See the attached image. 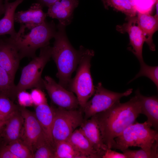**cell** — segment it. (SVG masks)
<instances>
[{
	"mask_svg": "<svg viewBox=\"0 0 158 158\" xmlns=\"http://www.w3.org/2000/svg\"><path fill=\"white\" fill-rule=\"evenodd\" d=\"M141 112L140 103L135 95L127 102L117 101L107 110L93 116L108 149L113 148L115 138L135 123Z\"/></svg>",
	"mask_w": 158,
	"mask_h": 158,
	"instance_id": "6da1fadb",
	"label": "cell"
},
{
	"mask_svg": "<svg viewBox=\"0 0 158 158\" xmlns=\"http://www.w3.org/2000/svg\"><path fill=\"white\" fill-rule=\"evenodd\" d=\"M66 26L59 23L54 37V41L52 47L51 57L58 69L57 77L59 84L65 88L68 86L71 75L78 63L79 50H76L72 47L67 36Z\"/></svg>",
	"mask_w": 158,
	"mask_h": 158,
	"instance_id": "7a4b0ae2",
	"label": "cell"
},
{
	"mask_svg": "<svg viewBox=\"0 0 158 158\" xmlns=\"http://www.w3.org/2000/svg\"><path fill=\"white\" fill-rule=\"evenodd\" d=\"M56 26L53 20L44 23L30 30L25 34V28L20 26L15 37L8 38L17 50L21 59L25 57L32 58L36 56V51L49 44L56 32Z\"/></svg>",
	"mask_w": 158,
	"mask_h": 158,
	"instance_id": "3957f363",
	"label": "cell"
},
{
	"mask_svg": "<svg viewBox=\"0 0 158 158\" xmlns=\"http://www.w3.org/2000/svg\"><path fill=\"white\" fill-rule=\"evenodd\" d=\"M79 50L80 56L76 73L68 86L76 94L79 105L83 109L95 91L90 71L91 60L95 52L82 46H80Z\"/></svg>",
	"mask_w": 158,
	"mask_h": 158,
	"instance_id": "277c9868",
	"label": "cell"
},
{
	"mask_svg": "<svg viewBox=\"0 0 158 158\" xmlns=\"http://www.w3.org/2000/svg\"><path fill=\"white\" fill-rule=\"evenodd\" d=\"M152 127L147 121L130 125L115 138L113 148L122 151L130 147L148 149L158 146V131Z\"/></svg>",
	"mask_w": 158,
	"mask_h": 158,
	"instance_id": "5b68a950",
	"label": "cell"
},
{
	"mask_svg": "<svg viewBox=\"0 0 158 158\" xmlns=\"http://www.w3.org/2000/svg\"><path fill=\"white\" fill-rule=\"evenodd\" d=\"M51 51L52 47L49 44L40 48L39 56L32 58L23 68L19 82L16 86V95L21 90L34 88H44L41 75L45 65L51 57Z\"/></svg>",
	"mask_w": 158,
	"mask_h": 158,
	"instance_id": "8992f818",
	"label": "cell"
},
{
	"mask_svg": "<svg viewBox=\"0 0 158 158\" xmlns=\"http://www.w3.org/2000/svg\"><path fill=\"white\" fill-rule=\"evenodd\" d=\"M54 117L51 128L53 142L67 140L76 128L85 120L82 111L53 108Z\"/></svg>",
	"mask_w": 158,
	"mask_h": 158,
	"instance_id": "52a82bcc",
	"label": "cell"
},
{
	"mask_svg": "<svg viewBox=\"0 0 158 158\" xmlns=\"http://www.w3.org/2000/svg\"><path fill=\"white\" fill-rule=\"evenodd\" d=\"M132 91L131 88L122 93L114 92L105 88L101 83H99L95 87L93 97L82 109L84 114L85 120L107 110L122 97L130 95Z\"/></svg>",
	"mask_w": 158,
	"mask_h": 158,
	"instance_id": "ba28073f",
	"label": "cell"
},
{
	"mask_svg": "<svg viewBox=\"0 0 158 158\" xmlns=\"http://www.w3.org/2000/svg\"><path fill=\"white\" fill-rule=\"evenodd\" d=\"M20 110L24 119L23 130L21 139L33 154L40 145L46 142H50L45 135L35 113L20 106Z\"/></svg>",
	"mask_w": 158,
	"mask_h": 158,
	"instance_id": "9c48e42d",
	"label": "cell"
},
{
	"mask_svg": "<svg viewBox=\"0 0 158 158\" xmlns=\"http://www.w3.org/2000/svg\"><path fill=\"white\" fill-rule=\"evenodd\" d=\"M43 82L44 88L46 90L51 101L58 107L73 110L79 106L77 98L73 92L67 90L51 77L45 76Z\"/></svg>",
	"mask_w": 158,
	"mask_h": 158,
	"instance_id": "30bf717a",
	"label": "cell"
},
{
	"mask_svg": "<svg viewBox=\"0 0 158 158\" xmlns=\"http://www.w3.org/2000/svg\"><path fill=\"white\" fill-rule=\"evenodd\" d=\"M127 22L122 25L116 26V29L118 32L124 33H127L129 36L131 47L128 48L136 57L140 63L144 61L142 51L145 39L141 29L136 23V16L126 17Z\"/></svg>",
	"mask_w": 158,
	"mask_h": 158,
	"instance_id": "8fae6325",
	"label": "cell"
},
{
	"mask_svg": "<svg viewBox=\"0 0 158 158\" xmlns=\"http://www.w3.org/2000/svg\"><path fill=\"white\" fill-rule=\"evenodd\" d=\"M21 60L17 50L8 38L0 37V66L14 79Z\"/></svg>",
	"mask_w": 158,
	"mask_h": 158,
	"instance_id": "7c38bea8",
	"label": "cell"
},
{
	"mask_svg": "<svg viewBox=\"0 0 158 158\" xmlns=\"http://www.w3.org/2000/svg\"><path fill=\"white\" fill-rule=\"evenodd\" d=\"M79 0H59L49 6L47 16L57 19L59 23L66 26L71 22L74 9Z\"/></svg>",
	"mask_w": 158,
	"mask_h": 158,
	"instance_id": "4fadbf2b",
	"label": "cell"
},
{
	"mask_svg": "<svg viewBox=\"0 0 158 158\" xmlns=\"http://www.w3.org/2000/svg\"><path fill=\"white\" fill-rule=\"evenodd\" d=\"M43 8L38 3L32 4L28 10L15 13V22L29 30L41 24L46 20L47 16V13L43 11Z\"/></svg>",
	"mask_w": 158,
	"mask_h": 158,
	"instance_id": "5bb4252c",
	"label": "cell"
},
{
	"mask_svg": "<svg viewBox=\"0 0 158 158\" xmlns=\"http://www.w3.org/2000/svg\"><path fill=\"white\" fill-rule=\"evenodd\" d=\"M100 158L108 149L104 143L97 123L94 116L85 120L79 129Z\"/></svg>",
	"mask_w": 158,
	"mask_h": 158,
	"instance_id": "9a60e30c",
	"label": "cell"
},
{
	"mask_svg": "<svg viewBox=\"0 0 158 158\" xmlns=\"http://www.w3.org/2000/svg\"><path fill=\"white\" fill-rule=\"evenodd\" d=\"M24 124V119L20 108L6 121L1 135L3 144L7 145L12 142L21 139Z\"/></svg>",
	"mask_w": 158,
	"mask_h": 158,
	"instance_id": "2e32d148",
	"label": "cell"
},
{
	"mask_svg": "<svg viewBox=\"0 0 158 158\" xmlns=\"http://www.w3.org/2000/svg\"><path fill=\"white\" fill-rule=\"evenodd\" d=\"M136 23L144 35L145 42L152 51L155 50L152 37L158 29V17L149 13H137L136 16Z\"/></svg>",
	"mask_w": 158,
	"mask_h": 158,
	"instance_id": "e0dca14e",
	"label": "cell"
},
{
	"mask_svg": "<svg viewBox=\"0 0 158 158\" xmlns=\"http://www.w3.org/2000/svg\"><path fill=\"white\" fill-rule=\"evenodd\" d=\"M135 95L139 99L141 104V114L147 118L146 121L152 127L157 131L158 129V99L156 96L146 97L142 95L138 89Z\"/></svg>",
	"mask_w": 158,
	"mask_h": 158,
	"instance_id": "ac0fdd59",
	"label": "cell"
},
{
	"mask_svg": "<svg viewBox=\"0 0 158 158\" xmlns=\"http://www.w3.org/2000/svg\"><path fill=\"white\" fill-rule=\"evenodd\" d=\"M24 0H16L11 2L4 1V15L0 19V37L6 35H9L12 38L16 37L17 32L14 28L15 10Z\"/></svg>",
	"mask_w": 158,
	"mask_h": 158,
	"instance_id": "d6986e66",
	"label": "cell"
},
{
	"mask_svg": "<svg viewBox=\"0 0 158 158\" xmlns=\"http://www.w3.org/2000/svg\"><path fill=\"white\" fill-rule=\"evenodd\" d=\"M35 114L49 141L55 145L52 138L51 128L54 117L53 107L47 103L35 107Z\"/></svg>",
	"mask_w": 158,
	"mask_h": 158,
	"instance_id": "ffe728a7",
	"label": "cell"
},
{
	"mask_svg": "<svg viewBox=\"0 0 158 158\" xmlns=\"http://www.w3.org/2000/svg\"><path fill=\"white\" fill-rule=\"evenodd\" d=\"M67 140L85 158H100L79 129H75Z\"/></svg>",
	"mask_w": 158,
	"mask_h": 158,
	"instance_id": "44dd1931",
	"label": "cell"
},
{
	"mask_svg": "<svg viewBox=\"0 0 158 158\" xmlns=\"http://www.w3.org/2000/svg\"><path fill=\"white\" fill-rule=\"evenodd\" d=\"M14 79L0 66V95L5 96L14 102L16 99Z\"/></svg>",
	"mask_w": 158,
	"mask_h": 158,
	"instance_id": "7402d4cb",
	"label": "cell"
},
{
	"mask_svg": "<svg viewBox=\"0 0 158 158\" xmlns=\"http://www.w3.org/2000/svg\"><path fill=\"white\" fill-rule=\"evenodd\" d=\"M54 158H85L67 140L55 144Z\"/></svg>",
	"mask_w": 158,
	"mask_h": 158,
	"instance_id": "603a6c76",
	"label": "cell"
},
{
	"mask_svg": "<svg viewBox=\"0 0 158 158\" xmlns=\"http://www.w3.org/2000/svg\"><path fill=\"white\" fill-rule=\"evenodd\" d=\"M105 8L109 6L125 14L127 17L136 16L137 12L134 7L127 0H102Z\"/></svg>",
	"mask_w": 158,
	"mask_h": 158,
	"instance_id": "cb8c5ba5",
	"label": "cell"
},
{
	"mask_svg": "<svg viewBox=\"0 0 158 158\" xmlns=\"http://www.w3.org/2000/svg\"><path fill=\"white\" fill-rule=\"evenodd\" d=\"M20 107L9 98L0 95V120H7L14 112L19 109Z\"/></svg>",
	"mask_w": 158,
	"mask_h": 158,
	"instance_id": "d4e9b609",
	"label": "cell"
},
{
	"mask_svg": "<svg viewBox=\"0 0 158 158\" xmlns=\"http://www.w3.org/2000/svg\"><path fill=\"white\" fill-rule=\"evenodd\" d=\"M6 145L17 158H33L32 151L21 139Z\"/></svg>",
	"mask_w": 158,
	"mask_h": 158,
	"instance_id": "484cf974",
	"label": "cell"
},
{
	"mask_svg": "<svg viewBox=\"0 0 158 158\" xmlns=\"http://www.w3.org/2000/svg\"><path fill=\"white\" fill-rule=\"evenodd\" d=\"M127 158H157L158 157V146L150 149L141 148L137 150L126 149L122 151Z\"/></svg>",
	"mask_w": 158,
	"mask_h": 158,
	"instance_id": "4316f807",
	"label": "cell"
},
{
	"mask_svg": "<svg viewBox=\"0 0 158 158\" xmlns=\"http://www.w3.org/2000/svg\"><path fill=\"white\" fill-rule=\"evenodd\" d=\"M140 68L139 72L133 79L130 81L129 83L140 77L144 76L149 78L155 84L158 89V66H150L147 65L144 61L140 62Z\"/></svg>",
	"mask_w": 158,
	"mask_h": 158,
	"instance_id": "83f0119b",
	"label": "cell"
},
{
	"mask_svg": "<svg viewBox=\"0 0 158 158\" xmlns=\"http://www.w3.org/2000/svg\"><path fill=\"white\" fill-rule=\"evenodd\" d=\"M55 148V145L46 142L38 147L33 158H54Z\"/></svg>",
	"mask_w": 158,
	"mask_h": 158,
	"instance_id": "f1b7e54d",
	"label": "cell"
},
{
	"mask_svg": "<svg viewBox=\"0 0 158 158\" xmlns=\"http://www.w3.org/2000/svg\"><path fill=\"white\" fill-rule=\"evenodd\" d=\"M156 0H136L134 7L137 13L150 14Z\"/></svg>",
	"mask_w": 158,
	"mask_h": 158,
	"instance_id": "f546056e",
	"label": "cell"
},
{
	"mask_svg": "<svg viewBox=\"0 0 158 158\" xmlns=\"http://www.w3.org/2000/svg\"><path fill=\"white\" fill-rule=\"evenodd\" d=\"M30 94L35 107L47 103L45 95L42 89L37 88H33Z\"/></svg>",
	"mask_w": 158,
	"mask_h": 158,
	"instance_id": "4dcf8cb0",
	"label": "cell"
},
{
	"mask_svg": "<svg viewBox=\"0 0 158 158\" xmlns=\"http://www.w3.org/2000/svg\"><path fill=\"white\" fill-rule=\"evenodd\" d=\"M26 90L19 91L16 97L18 105L23 107H31L34 105L30 93Z\"/></svg>",
	"mask_w": 158,
	"mask_h": 158,
	"instance_id": "1f68e13d",
	"label": "cell"
},
{
	"mask_svg": "<svg viewBox=\"0 0 158 158\" xmlns=\"http://www.w3.org/2000/svg\"><path fill=\"white\" fill-rule=\"evenodd\" d=\"M102 158H127V157L123 153H120L112 150L111 149H108L102 155Z\"/></svg>",
	"mask_w": 158,
	"mask_h": 158,
	"instance_id": "d6a6232c",
	"label": "cell"
},
{
	"mask_svg": "<svg viewBox=\"0 0 158 158\" xmlns=\"http://www.w3.org/2000/svg\"><path fill=\"white\" fill-rule=\"evenodd\" d=\"M0 158H17L6 145L3 144L0 146Z\"/></svg>",
	"mask_w": 158,
	"mask_h": 158,
	"instance_id": "836d02e7",
	"label": "cell"
},
{
	"mask_svg": "<svg viewBox=\"0 0 158 158\" xmlns=\"http://www.w3.org/2000/svg\"><path fill=\"white\" fill-rule=\"evenodd\" d=\"M59 0H36L37 3L40 4L43 7H48L55 2Z\"/></svg>",
	"mask_w": 158,
	"mask_h": 158,
	"instance_id": "e575fe53",
	"label": "cell"
},
{
	"mask_svg": "<svg viewBox=\"0 0 158 158\" xmlns=\"http://www.w3.org/2000/svg\"><path fill=\"white\" fill-rule=\"evenodd\" d=\"M4 0H0V17L4 12Z\"/></svg>",
	"mask_w": 158,
	"mask_h": 158,
	"instance_id": "d590c367",
	"label": "cell"
},
{
	"mask_svg": "<svg viewBox=\"0 0 158 158\" xmlns=\"http://www.w3.org/2000/svg\"><path fill=\"white\" fill-rule=\"evenodd\" d=\"M6 121H2L0 120V136L3 129L4 126L6 122Z\"/></svg>",
	"mask_w": 158,
	"mask_h": 158,
	"instance_id": "8d00e7d4",
	"label": "cell"
},
{
	"mask_svg": "<svg viewBox=\"0 0 158 158\" xmlns=\"http://www.w3.org/2000/svg\"><path fill=\"white\" fill-rule=\"evenodd\" d=\"M135 8V4L136 0H127Z\"/></svg>",
	"mask_w": 158,
	"mask_h": 158,
	"instance_id": "74e56055",
	"label": "cell"
},
{
	"mask_svg": "<svg viewBox=\"0 0 158 158\" xmlns=\"http://www.w3.org/2000/svg\"><path fill=\"white\" fill-rule=\"evenodd\" d=\"M3 144V141H2V139L1 137V136H0V146Z\"/></svg>",
	"mask_w": 158,
	"mask_h": 158,
	"instance_id": "f35d334b",
	"label": "cell"
},
{
	"mask_svg": "<svg viewBox=\"0 0 158 158\" xmlns=\"http://www.w3.org/2000/svg\"><path fill=\"white\" fill-rule=\"evenodd\" d=\"M4 0H6V1H9V0H4Z\"/></svg>",
	"mask_w": 158,
	"mask_h": 158,
	"instance_id": "ab89813d",
	"label": "cell"
}]
</instances>
